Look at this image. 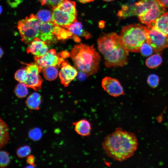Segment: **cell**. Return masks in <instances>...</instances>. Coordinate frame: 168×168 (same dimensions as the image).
<instances>
[{
  "instance_id": "cell-1",
  "label": "cell",
  "mask_w": 168,
  "mask_h": 168,
  "mask_svg": "<svg viewBox=\"0 0 168 168\" xmlns=\"http://www.w3.org/2000/svg\"><path fill=\"white\" fill-rule=\"evenodd\" d=\"M138 145L135 135L120 128L106 136L102 143L107 156L119 161H123L133 156Z\"/></svg>"
},
{
  "instance_id": "cell-2",
  "label": "cell",
  "mask_w": 168,
  "mask_h": 168,
  "mask_svg": "<svg viewBox=\"0 0 168 168\" xmlns=\"http://www.w3.org/2000/svg\"><path fill=\"white\" fill-rule=\"evenodd\" d=\"M97 43L107 68L122 67L127 64L129 51L116 33L103 34L98 39Z\"/></svg>"
},
{
  "instance_id": "cell-3",
  "label": "cell",
  "mask_w": 168,
  "mask_h": 168,
  "mask_svg": "<svg viewBox=\"0 0 168 168\" xmlns=\"http://www.w3.org/2000/svg\"><path fill=\"white\" fill-rule=\"evenodd\" d=\"M70 56L75 68L86 75L94 74L98 71L101 57L93 45L82 43L76 45Z\"/></svg>"
},
{
  "instance_id": "cell-4",
  "label": "cell",
  "mask_w": 168,
  "mask_h": 168,
  "mask_svg": "<svg viewBox=\"0 0 168 168\" xmlns=\"http://www.w3.org/2000/svg\"><path fill=\"white\" fill-rule=\"evenodd\" d=\"M132 13L147 26L153 25L155 21L165 12L166 7L159 0H138L132 6Z\"/></svg>"
},
{
  "instance_id": "cell-5",
  "label": "cell",
  "mask_w": 168,
  "mask_h": 168,
  "mask_svg": "<svg viewBox=\"0 0 168 168\" xmlns=\"http://www.w3.org/2000/svg\"><path fill=\"white\" fill-rule=\"evenodd\" d=\"M146 31L147 27L139 24H130L123 27L119 36L128 51L137 53L146 41Z\"/></svg>"
},
{
  "instance_id": "cell-6",
  "label": "cell",
  "mask_w": 168,
  "mask_h": 168,
  "mask_svg": "<svg viewBox=\"0 0 168 168\" xmlns=\"http://www.w3.org/2000/svg\"><path fill=\"white\" fill-rule=\"evenodd\" d=\"M17 28L22 41L26 44H30L35 38H40L45 31V22L41 21L31 14L19 21Z\"/></svg>"
},
{
  "instance_id": "cell-7",
  "label": "cell",
  "mask_w": 168,
  "mask_h": 168,
  "mask_svg": "<svg viewBox=\"0 0 168 168\" xmlns=\"http://www.w3.org/2000/svg\"><path fill=\"white\" fill-rule=\"evenodd\" d=\"M52 21L65 28L77 21V11L75 2L65 0L52 10Z\"/></svg>"
},
{
  "instance_id": "cell-8",
  "label": "cell",
  "mask_w": 168,
  "mask_h": 168,
  "mask_svg": "<svg viewBox=\"0 0 168 168\" xmlns=\"http://www.w3.org/2000/svg\"><path fill=\"white\" fill-rule=\"evenodd\" d=\"M146 41L155 53H158L168 47V35L160 32L153 26H147Z\"/></svg>"
},
{
  "instance_id": "cell-9",
  "label": "cell",
  "mask_w": 168,
  "mask_h": 168,
  "mask_svg": "<svg viewBox=\"0 0 168 168\" xmlns=\"http://www.w3.org/2000/svg\"><path fill=\"white\" fill-rule=\"evenodd\" d=\"M24 63L26 65L25 68L28 75V79L24 83L27 87L35 91L39 90L41 88L43 80L39 74L42 68L35 63Z\"/></svg>"
},
{
  "instance_id": "cell-10",
  "label": "cell",
  "mask_w": 168,
  "mask_h": 168,
  "mask_svg": "<svg viewBox=\"0 0 168 168\" xmlns=\"http://www.w3.org/2000/svg\"><path fill=\"white\" fill-rule=\"evenodd\" d=\"M64 59L60 54H57L54 49L48 51L42 56H34L35 63L42 68L50 66L60 67L62 63L65 61Z\"/></svg>"
},
{
  "instance_id": "cell-11",
  "label": "cell",
  "mask_w": 168,
  "mask_h": 168,
  "mask_svg": "<svg viewBox=\"0 0 168 168\" xmlns=\"http://www.w3.org/2000/svg\"><path fill=\"white\" fill-rule=\"evenodd\" d=\"M102 86L110 95L117 97L124 95L123 88L118 80L113 78L106 77L102 81Z\"/></svg>"
},
{
  "instance_id": "cell-12",
  "label": "cell",
  "mask_w": 168,
  "mask_h": 168,
  "mask_svg": "<svg viewBox=\"0 0 168 168\" xmlns=\"http://www.w3.org/2000/svg\"><path fill=\"white\" fill-rule=\"evenodd\" d=\"M59 75L61 83L65 87L68 86L77 74L75 67L70 65L67 61L62 63Z\"/></svg>"
},
{
  "instance_id": "cell-13",
  "label": "cell",
  "mask_w": 168,
  "mask_h": 168,
  "mask_svg": "<svg viewBox=\"0 0 168 168\" xmlns=\"http://www.w3.org/2000/svg\"><path fill=\"white\" fill-rule=\"evenodd\" d=\"M48 49L46 42L36 38L30 44L26 49V52L34 56L40 57L45 55L48 51Z\"/></svg>"
},
{
  "instance_id": "cell-14",
  "label": "cell",
  "mask_w": 168,
  "mask_h": 168,
  "mask_svg": "<svg viewBox=\"0 0 168 168\" xmlns=\"http://www.w3.org/2000/svg\"><path fill=\"white\" fill-rule=\"evenodd\" d=\"M75 132L79 135L87 137L90 135L91 130V125L86 119H82L72 123Z\"/></svg>"
},
{
  "instance_id": "cell-15",
  "label": "cell",
  "mask_w": 168,
  "mask_h": 168,
  "mask_svg": "<svg viewBox=\"0 0 168 168\" xmlns=\"http://www.w3.org/2000/svg\"><path fill=\"white\" fill-rule=\"evenodd\" d=\"M65 28L76 36L83 37L86 39L91 37V34L84 30L80 22L76 21L67 26Z\"/></svg>"
},
{
  "instance_id": "cell-16",
  "label": "cell",
  "mask_w": 168,
  "mask_h": 168,
  "mask_svg": "<svg viewBox=\"0 0 168 168\" xmlns=\"http://www.w3.org/2000/svg\"><path fill=\"white\" fill-rule=\"evenodd\" d=\"M153 26L160 32L168 35V12L160 16L155 21Z\"/></svg>"
},
{
  "instance_id": "cell-17",
  "label": "cell",
  "mask_w": 168,
  "mask_h": 168,
  "mask_svg": "<svg viewBox=\"0 0 168 168\" xmlns=\"http://www.w3.org/2000/svg\"><path fill=\"white\" fill-rule=\"evenodd\" d=\"M41 101L40 95L38 93L34 92L28 97L25 103L29 109L37 110L40 108Z\"/></svg>"
},
{
  "instance_id": "cell-18",
  "label": "cell",
  "mask_w": 168,
  "mask_h": 168,
  "mask_svg": "<svg viewBox=\"0 0 168 168\" xmlns=\"http://www.w3.org/2000/svg\"><path fill=\"white\" fill-rule=\"evenodd\" d=\"M0 148L1 149L10 140L9 128L5 122L0 118Z\"/></svg>"
},
{
  "instance_id": "cell-19",
  "label": "cell",
  "mask_w": 168,
  "mask_h": 168,
  "mask_svg": "<svg viewBox=\"0 0 168 168\" xmlns=\"http://www.w3.org/2000/svg\"><path fill=\"white\" fill-rule=\"evenodd\" d=\"M162 61V58L160 55L155 54L149 57L146 60L145 63L149 68H154L160 65Z\"/></svg>"
},
{
  "instance_id": "cell-20",
  "label": "cell",
  "mask_w": 168,
  "mask_h": 168,
  "mask_svg": "<svg viewBox=\"0 0 168 168\" xmlns=\"http://www.w3.org/2000/svg\"><path fill=\"white\" fill-rule=\"evenodd\" d=\"M44 78L49 81L56 79L58 75V71L56 66H50L45 68L43 70Z\"/></svg>"
},
{
  "instance_id": "cell-21",
  "label": "cell",
  "mask_w": 168,
  "mask_h": 168,
  "mask_svg": "<svg viewBox=\"0 0 168 168\" xmlns=\"http://www.w3.org/2000/svg\"><path fill=\"white\" fill-rule=\"evenodd\" d=\"M27 87L25 83L20 82L15 89L14 91L16 96L20 98L26 97L28 93Z\"/></svg>"
},
{
  "instance_id": "cell-22",
  "label": "cell",
  "mask_w": 168,
  "mask_h": 168,
  "mask_svg": "<svg viewBox=\"0 0 168 168\" xmlns=\"http://www.w3.org/2000/svg\"><path fill=\"white\" fill-rule=\"evenodd\" d=\"M35 16L41 21L45 22L52 21V14L49 10H41L37 12Z\"/></svg>"
},
{
  "instance_id": "cell-23",
  "label": "cell",
  "mask_w": 168,
  "mask_h": 168,
  "mask_svg": "<svg viewBox=\"0 0 168 168\" xmlns=\"http://www.w3.org/2000/svg\"><path fill=\"white\" fill-rule=\"evenodd\" d=\"M28 136L31 140L36 141L40 140L42 136V131L40 128L34 127L31 128L28 132Z\"/></svg>"
},
{
  "instance_id": "cell-24",
  "label": "cell",
  "mask_w": 168,
  "mask_h": 168,
  "mask_svg": "<svg viewBox=\"0 0 168 168\" xmlns=\"http://www.w3.org/2000/svg\"><path fill=\"white\" fill-rule=\"evenodd\" d=\"M14 77L18 82L24 83L28 78V73L25 67L17 70L15 73Z\"/></svg>"
},
{
  "instance_id": "cell-25",
  "label": "cell",
  "mask_w": 168,
  "mask_h": 168,
  "mask_svg": "<svg viewBox=\"0 0 168 168\" xmlns=\"http://www.w3.org/2000/svg\"><path fill=\"white\" fill-rule=\"evenodd\" d=\"M31 151L30 147L27 145H24L16 149V154L19 158H24L28 156Z\"/></svg>"
},
{
  "instance_id": "cell-26",
  "label": "cell",
  "mask_w": 168,
  "mask_h": 168,
  "mask_svg": "<svg viewBox=\"0 0 168 168\" xmlns=\"http://www.w3.org/2000/svg\"><path fill=\"white\" fill-rule=\"evenodd\" d=\"M10 161L9 153L7 152L1 150L0 152V166L4 168L7 166Z\"/></svg>"
},
{
  "instance_id": "cell-27",
  "label": "cell",
  "mask_w": 168,
  "mask_h": 168,
  "mask_svg": "<svg viewBox=\"0 0 168 168\" xmlns=\"http://www.w3.org/2000/svg\"><path fill=\"white\" fill-rule=\"evenodd\" d=\"M42 5H46L52 10L65 0H37Z\"/></svg>"
},
{
  "instance_id": "cell-28",
  "label": "cell",
  "mask_w": 168,
  "mask_h": 168,
  "mask_svg": "<svg viewBox=\"0 0 168 168\" xmlns=\"http://www.w3.org/2000/svg\"><path fill=\"white\" fill-rule=\"evenodd\" d=\"M153 51L154 50L152 47L146 41L142 44L140 49L142 55L145 57L150 55Z\"/></svg>"
},
{
  "instance_id": "cell-29",
  "label": "cell",
  "mask_w": 168,
  "mask_h": 168,
  "mask_svg": "<svg viewBox=\"0 0 168 168\" xmlns=\"http://www.w3.org/2000/svg\"><path fill=\"white\" fill-rule=\"evenodd\" d=\"M147 82L150 86L152 88H155L159 84V78L157 75L151 74L148 76Z\"/></svg>"
},
{
  "instance_id": "cell-30",
  "label": "cell",
  "mask_w": 168,
  "mask_h": 168,
  "mask_svg": "<svg viewBox=\"0 0 168 168\" xmlns=\"http://www.w3.org/2000/svg\"><path fill=\"white\" fill-rule=\"evenodd\" d=\"M26 161L27 163L30 165L33 166L34 167H35V157L33 155H30L28 156L26 159Z\"/></svg>"
},
{
  "instance_id": "cell-31",
  "label": "cell",
  "mask_w": 168,
  "mask_h": 168,
  "mask_svg": "<svg viewBox=\"0 0 168 168\" xmlns=\"http://www.w3.org/2000/svg\"><path fill=\"white\" fill-rule=\"evenodd\" d=\"M163 5L168 8V0H159Z\"/></svg>"
},
{
  "instance_id": "cell-32",
  "label": "cell",
  "mask_w": 168,
  "mask_h": 168,
  "mask_svg": "<svg viewBox=\"0 0 168 168\" xmlns=\"http://www.w3.org/2000/svg\"><path fill=\"white\" fill-rule=\"evenodd\" d=\"M94 0H79V2L83 3H85L93 1Z\"/></svg>"
},
{
  "instance_id": "cell-33",
  "label": "cell",
  "mask_w": 168,
  "mask_h": 168,
  "mask_svg": "<svg viewBox=\"0 0 168 168\" xmlns=\"http://www.w3.org/2000/svg\"><path fill=\"white\" fill-rule=\"evenodd\" d=\"M0 57H1L3 54V51L1 48L0 49Z\"/></svg>"
},
{
  "instance_id": "cell-34",
  "label": "cell",
  "mask_w": 168,
  "mask_h": 168,
  "mask_svg": "<svg viewBox=\"0 0 168 168\" xmlns=\"http://www.w3.org/2000/svg\"><path fill=\"white\" fill-rule=\"evenodd\" d=\"M103 0L106 2H111V1H114V0Z\"/></svg>"
}]
</instances>
